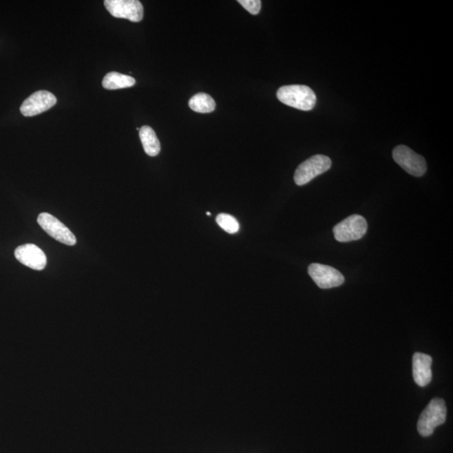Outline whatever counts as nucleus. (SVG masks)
<instances>
[{
    "mask_svg": "<svg viewBox=\"0 0 453 453\" xmlns=\"http://www.w3.org/2000/svg\"><path fill=\"white\" fill-rule=\"evenodd\" d=\"M368 230L366 218L361 215L353 214L341 221L333 228L334 237L341 243L362 239Z\"/></svg>",
    "mask_w": 453,
    "mask_h": 453,
    "instance_id": "4",
    "label": "nucleus"
},
{
    "mask_svg": "<svg viewBox=\"0 0 453 453\" xmlns=\"http://www.w3.org/2000/svg\"><path fill=\"white\" fill-rule=\"evenodd\" d=\"M332 167V160L324 155L307 159L295 170L294 180L297 186H304L317 176L325 173Z\"/></svg>",
    "mask_w": 453,
    "mask_h": 453,
    "instance_id": "3",
    "label": "nucleus"
},
{
    "mask_svg": "<svg viewBox=\"0 0 453 453\" xmlns=\"http://www.w3.org/2000/svg\"><path fill=\"white\" fill-rule=\"evenodd\" d=\"M277 98L284 105L302 111L312 110L317 103L314 91L305 85L283 86L277 91Z\"/></svg>",
    "mask_w": 453,
    "mask_h": 453,
    "instance_id": "1",
    "label": "nucleus"
},
{
    "mask_svg": "<svg viewBox=\"0 0 453 453\" xmlns=\"http://www.w3.org/2000/svg\"><path fill=\"white\" fill-rule=\"evenodd\" d=\"M207 216H210L211 213L209 212L207 213Z\"/></svg>",
    "mask_w": 453,
    "mask_h": 453,
    "instance_id": "17",
    "label": "nucleus"
},
{
    "mask_svg": "<svg viewBox=\"0 0 453 453\" xmlns=\"http://www.w3.org/2000/svg\"><path fill=\"white\" fill-rule=\"evenodd\" d=\"M57 99L48 91H37L23 102L21 113L25 117H33L49 110L56 105Z\"/></svg>",
    "mask_w": 453,
    "mask_h": 453,
    "instance_id": "9",
    "label": "nucleus"
},
{
    "mask_svg": "<svg viewBox=\"0 0 453 453\" xmlns=\"http://www.w3.org/2000/svg\"><path fill=\"white\" fill-rule=\"evenodd\" d=\"M37 221L42 229H44L54 240L69 245V246L76 244V240L74 234L66 225H64L52 215L42 213L38 217Z\"/></svg>",
    "mask_w": 453,
    "mask_h": 453,
    "instance_id": "7",
    "label": "nucleus"
},
{
    "mask_svg": "<svg viewBox=\"0 0 453 453\" xmlns=\"http://www.w3.org/2000/svg\"><path fill=\"white\" fill-rule=\"evenodd\" d=\"M393 158L410 175L420 178L427 171V162L424 157L418 155L405 145H398L394 149Z\"/></svg>",
    "mask_w": 453,
    "mask_h": 453,
    "instance_id": "5",
    "label": "nucleus"
},
{
    "mask_svg": "<svg viewBox=\"0 0 453 453\" xmlns=\"http://www.w3.org/2000/svg\"><path fill=\"white\" fill-rule=\"evenodd\" d=\"M140 138L144 151L149 156H158L160 144L156 134L151 127L145 125L140 129Z\"/></svg>",
    "mask_w": 453,
    "mask_h": 453,
    "instance_id": "12",
    "label": "nucleus"
},
{
    "mask_svg": "<svg viewBox=\"0 0 453 453\" xmlns=\"http://www.w3.org/2000/svg\"><path fill=\"white\" fill-rule=\"evenodd\" d=\"M245 10L251 14L255 15L260 13L261 9V1L260 0H239L238 1Z\"/></svg>",
    "mask_w": 453,
    "mask_h": 453,
    "instance_id": "16",
    "label": "nucleus"
},
{
    "mask_svg": "<svg viewBox=\"0 0 453 453\" xmlns=\"http://www.w3.org/2000/svg\"><path fill=\"white\" fill-rule=\"evenodd\" d=\"M105 6L115 18L140 22L144 17V7L138 0H105Z\"/></svg>",
    "mask_w": 453,
    "mask_h": 453,
    "instance_id": "6",
    "label": "nucleus"
},
{
    "mask_svg": "<svg viewBox=\"0 0 453 453\" xmlns=\"http://www.w3.org/2000/svg\"><path fill=\"white\" fill-rule=\"evenodd\" d=\"M217 224L229 233H236L240 230V224L231 215L221 213L216 218Z\"/></svg>",
    "mask_w": 453,
    "mask_h": 453,
    "instance_id": "15",
    "label": "nucleus"
},
{
    "mask_svg": "<svg viewBox=\"0 0 453 453\" xmlns=\"http://www.w3.org/2000/svg\"><path fill=\"white\" fill-rule=\"evenodd\" d=\"M310 277L321 289H330L344 283V276L335 268L321 264H312L308 267Z\"/></svg>",
    "mask_w": 453,
    "mask_h": 453,
    "instance_id": "8",
    "label": "nucleus"
},
{
    "mask_svg": "<svg viewBox=\"0 0 453 453\" xmlns=\"http://www.w3.org/2000/svg\"><path fill=\"white\" fill-rule=\"evenodd\" d=\"M189 107L191 110L197 113H212L216 107V103L210 95L200 93L193 96L189 101Z\"/></svg>",
    "mask_w": 453,
    "mask_h": 453,
    "instance_id": "14",
    "label": "nucleus"
},
{
    "mask_svg": "<svg viewBox=\"0 0 453 453\" xmlns=\"http://www.w3.org/2000/svg\"><path fill=\"white\" fill-rule=\"evenodd\" d=\"M14 256L22 264L33 270L42 271L47 266V256L34 244L21 245L15 249Z\"/></svg>",
    "mask_w": 453,
    "mask_h": 453,
    "instance_id": "10",
    "label": "nucleus"
},
{
    "mask_svg": "<svg viewBox=\"0 0 453 453\" xmlns=\"http://www.w3.org/2000/svg\"><path fill=\"white\" fill-rule=\"evenodd\" d=\"M136 84L132 76L111 72L103 79V87L107 90H117L122 88L131 87Z\"/></svg>",
    "mask_w": 453,
    "mask_h": 453,
    "instance_id": "13",
    "label": "nucleus"
},
{
    "mask_svg": "<svg viewBox=\"0 0 453 453\" xmlns=\"http://www.w3.org/2000/svg\"><path fill=\"white\" fill-rule=\"evenodd\" d=\"M432 357L425 353H414L412 359L413 378L417 385L425 387L432 381Z\"/></svg>",
    "mask_w": 453,
    "mask_h": 453,
    "instance_id": "11",
    "label": "nucleus"
},
{
    "mask_svg": "<svg viewBox=\"0 0 453 453\" xmlns=\"http://www.w3.org/2000/svg\"><path fill=\"white\" fill-rule=\"evenodd\" d=\"M446 419V403L443 399H433L421 414L417 424L418 432L421 436H432L434 430L444 424Z\"/></svg>",
    "mask_w": 453,
    "mask_h": 453,
    "instance_id": "2",
    "label": "nucleus"
}]
</instances>
